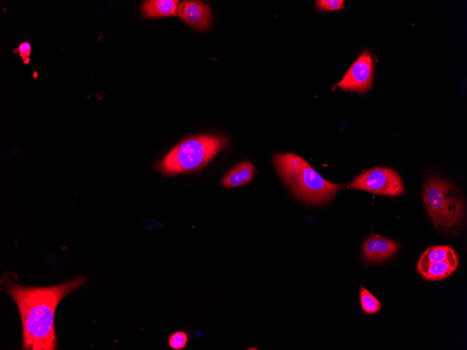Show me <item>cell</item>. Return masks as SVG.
Here are the masks:
<instances>
[{"instance_id":"cell-2","label":"cell","mask_w":467,"mask_h":350,"mask_svg":"<svg viewBox=\"0 0 467 350\" xmlns=\"http://www.w3.org/2000/svg\"><path fill=\"white\" fill-rule=\"evenodd\" d=\"M274 165L294 196L307 204L326 205L343 186L325 180L303 158L293 153L277 154Z\"/></svg>"},{"instance_id":"cell-14","label":"cell","mask_w":467,"mask_h":350,"mask_svg":"<svg viewBox=\"0 0 467 350\" xmlns=\"http://www.w3.org/2000/svg\"><path fill=\"white\" fill-rule=\"evenodd\" d=\"M189 341L188 333L184 330H176L172 333L168 338V347L173 350L184 349Z\"/></svg>"},{"instance_id":"cell-1","label":"cell","mask_w":467,"mask_h":350,"mask_svg":"<svg viewBox=\"0 0 467 350\" xmlns=\"http://www.w3.org/2000/svg\"><path fill=\"white\" fill-rule=\"evenodd\" d=\"M85 276L50 286H26L17 280L15 274L6 272L1 279V290L15 302L20 312L22 349L54 350L57 340L55 314L61 300L71 292L83 286Z\"/></svg>"},{"instance_id":"cell-4","label":"cell","mask_w":467,"mask_h":350,"mask_svg":"<svg viewBox=\"0 0 467 350\" xmlns=\"http://www.w3.org/2000/svg\"><path fill=\"white\" fill-rule=\"evenodd\" d=\"M425 208L438 228L452 231L462 223L465 216L464 199L453 185L440 177L428 180L424 187Z\"/></svg>"},{"instance_id":"cell-5","label":"cell","mask_w":467,"mask_h":350,"mask_svg":"<svg viewBox=\"0 0 467 350\" xmlns=\"http://www.w3.org/2000/svg\"><path fill=\"white\" fill-rule=\"evenodd\" d=\"M347 188L389 196H401L405 191L398 173L386 167H376L364 172L356 177Z\"/></svg>"},{"instance_id":"cell-10","label":"cell","mask_w":467,"mask_h":350,"mask_svg":"<svg viewBox=\"0 0 467 350\" xmlns=\"http://www.w3.org/2000/svg\"><path fill=\"white\" fill-rule=\"evenodd\" d=\"M179 1L176 0H148L142 3L141 11L146 17L175 16Z\"/></svg>"},{"instance_id":"cell-15","label":"cell","mask_w":467,"mask_h":350,"mask_svg":"<svg viewBox=\"0 0 467 350\" xmlns=\"http://www.w3.org/2000/svg\"><path fill=\"white\" fill-rule=\"evenodd\" d=\"M315 5L318 10L323 11L338 10L345 8L343 0H318Z\"/></svg>"},{"instance_id":"cell-9","label":"cell","mask_w":467,"mask_h":350,"mask_svg":"<svg viewBox=\"0 0 467 350\" xmlns=\"http://www.w3.org/2000/svg\"><path fill=\"white\" fill-rule=\"evenodd\" d=\"M254 173V166L249 161H243L229 170L222 179L224 187L232 188L251 182Z\"/></svg>"},{"instance_id":"cell-16","label":"cell","mask_w":467,"mask_h":350,"mask_svg":"<svg viewBox=\"0 0 467 350\" xmlns=\"http://www.w3.org/2000/svg\"><path fill=\"white\" fill-rule=\"evenodd\" d=\"M31 45L28 42H23L18 47L19 55L26 63L27 59H28L31 53Z\"/></svg>"},{"instance_id":"cell-8","label":"cell","mask_w":467,"mask_h":350,"mask_svg":"<svg viewBox=\"0 0 467 350\" xmlns=\"http://www.w3.org/2000/svg\"><path fill=\"white\" fill-rule=\"evenodd\" d=\"M398 248L396 242L379 235H372L364 242V257L368 262H380L393 256Z\"/></svg>"},{"instance_id":"cell-6","label":"cell","mask_w":467,"mask_h":350,"mask_svg":"<svg viewBox=\"0 0 467 350\" xmlns=\"http://www.w3.org/2000/svg\"><path fill=\"white\" fill-rule=\"evenodd\" d=\"M374 64L371 54L362 52L353 62L338 86L343 90L366 92L372 86Z\"/></svg>"},{"instance_id":"cell-12","label":"cell","mask_w":467,"mask_h":350,"mask_svg":"<svg viewBox=\"0 0 467 350\" xmlns=\"http://www.w3.org/2000/svg\"><path fill=\"white\" fill-rule=\"evenodd\" d=\"M457 258L454 250L447 245L433 246L429 247L422 254L417 263V267Z\"/></svg>"},{"instance_id":"cell-13","label":"cell","mask_w":467,"mask_h":350,"mask_svg":"<svg viewBox=\"0 0 467 350\" xmlns=\"http://www.w3.org/2000/svg\"><path fill=\"white\" fill-rule=\"evenodd\" d=\"M360 302L363 311L368 314L377 312L381 307L380 302L364 286L360 289Z\"/></svg>"},{"instance_id":"cell-7","label":"cell","mask_w":467,"mask_h":350,"mask_svg":"<svg viewBox=\"0 0 467 350\" xmlns=\"http://www.w3.org/2000/svg\"><path fill=\"white\" fill-rule=\"evenodd\" d=\"M177 15L196 29L206 30L211 23L212 16L208 4L196 1L179 3Z\"/></svg>"},{"instance_id":"cell-3","label":"cell","mask_w":467,"mask_h":350,"mask_svg":"<svg viewBox=\"0 0 467 350\" xmlns=\"http://www.w3.org/2000/svg\"><path fill=\"white\" fill-rule=\"evenodd\" d=\"M226 143L227 140L222 136L190 137L172 149L158 164L157 169L166 175L198 170L206 166Z\"/></svg>"},{"instance_id":"cell-11","label":"cell","mask_w":467,"mask_h":350,"mask_svg":"<svg viewBox=\"0 0 467 350\" xmlns=\"http://www.w3.org/2000/svg\"><path fill=\"white\" fill-rule=\"evenodd\" d=\"M458 266V258L448 261L431 263L417 267L421 275L430 280H439L449 277Z\"/></svg>"}]
</instances>
